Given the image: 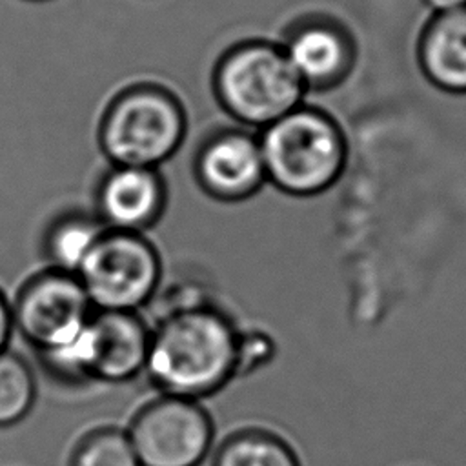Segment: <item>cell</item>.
<instances>
[{"label":"cell","mask_w":466,"mask_h":466,"mask_svg":"<svg viewBox=\"0 0 466 466\" xmlns=\"http://www.w3.org/2000/svg\"><path fill=\"white\" fill-rule=\"evenodd\" d=\"M266 178L291 197L328 191L342 175L348 157L340 126L326 111L304 102L258 131Z\"/></svg>","instance_id":"obj_2"},{"label":"cell","mask_w":466,"mask_h":466,"mask_svg":"<svg viewBox=\"0 0 466 466\" xmlns=\"http://www.w3.org/2000/svg\"><path fill=\"white\" fill-rule=\"evenodd\" d=\"M11 308L15 329L35 355L76 340L95 311L80 279L51 266L24 280Z\"/></svg>","instance_id":"obj_7"},{"label":"cell","mask_w":466,"mask_h":466,"mask_svg":"<svg viewBox=\"0 0 466 466\" xmlns=\"http://www.w3.org/2000/svg\"><path fill=\"white\" fill-rule=\"evenodd\" d=\"M38 395L36 375L31 364L11 350L0 353V428L22 422L33 410Z\"/></svg>","instance_id":"obj_15"},{"label":"cell","mask_w":466,"mask_h":466,"mask_svg":"<svg viewBox=\"0 0 466 466\" xmlns=\"http://www.w3.org/2000/svg\"><path fill=\"white\" fill-rule=\"evenodd\" d=\"M140 466H200L213 451L215 426L202 400L158 393L126 428Z\"/></svg>","instance_id":"obj_6"},{"label":"cell","mask_w":466,"mask_h":466,"mask_svg":"<svg viewBox=\"0 0 466 466\" xmlns=\"http://www.w3.org/2000/svg\"><path fill=\"white\" fill-rule=\"evenodd\" d=\"M198 187L218 202H242L268 182L258 135L246 127L209 133L193 158Z\"/></svg>","instance_id":"obj_9"},{"label":"cell","mask_w":466,"mask_h":466,"mask_svg":"<svg viewBox=\"0 0 466 466\" xmlns=\"http://www.w3.org/2000/svg\"><path fill=\"white\" fill-rule=\"evenodd\" d=\"M277 348L269 333L260 329H240L237 353V377L249 375L264 368L275 357Z\"/></svg>","instance_id":"obj_17"},{"label":"cell","mask_w":466,"mask_h":466,"mask_svg":"<svg viewBox=\"0 0 466 466\" xmlns=\"http://www.w3.org/2000/svg\"><path fill=\"white\" fill-rule=\"evenodd\" d=\"M13 331H15V324H13L11 300L0 289V353L4 350H7V344H9V339H11Z\"/></svg>","instance_id":"obj_18"},{"label":"cell","mask_w":466,"mask_h":466,"mask_svg":"<svg viewBox=\"0 0 466 466\" xmlns=\"http://www.w3.org/2000/svg\"><path fill=\"white\" fill-rule=\"evenodd\" d=\"M280 47L306 91L337 87L351 73L357 58L350 31L324 15H308L291 22Z\"/></svg>","instance_id":"obj_10"},{"label":"cell","mask_w":466,"mask_h":466,"mask_svg":"<svg viewBox=\"0 0 466 466\" xmlns=\"http://www.w3.org/2000/svg\"><path fill=\"white\" fill-rule=\"evenodd\" d=\"M238 333L211 299L173 306L151 326L146 375L160 393L211 397L237 379Z\"/></svg>","instance_id":"obj_1"},{"label":"cell","mask_w":466,"mask_h":466,"mask_svg":"<svg viewBox=\"0 0 466 466\" xmlns=\"http://www.w3.org/2000/svg\"><path fill=\"white\" fill-rule=\"evenodd\" d=\"M104 229L95 213L76 209L60 213L47 224L42 238L47 266L76 275Z\"/></svg>","instance_id":"obj_13"},{"label":"cell","mask_w":466,"mask_h":466,"mask_svg":"<svg viewBox=\"0 0 466 466\" xmlns=\"http://www.w3.org/2000/svg\"><path fill=\"white\" fill-rule=\"evenodd\" d=\"M428 7L433 9V13H444L451 9H459L466 5V0H422Z\"/></svg>","instance_id":"obj_19"},{"label":"cell","mask_w":466,"mask_h":466,"mask_svg":"<svg viewBox=\"0 0 466 466\" xmlns=\"http://www.w3.org/2000/svg\"><path fill=\"white\" fill-rule=\"evenodd\" d=\"M187 118L180 98L155 82L120 89L98 124V144L111 166L158 167L184 142Z\"/></svg>","instance_id":"obj_4"},{"label":"cell","mask_w":466,"mask_h":466,"mask_svg":"<svg viewBox=\"0 0 466 466\" xmlns=\"http://www.w3.org/2000/svg\"><path fill=\"white\" fill-rule=\"evenodd\" d=\"M417 58L424 76L439 89L466 93V5L435 13L424 25Z\"/></svg>","instance_id":"obj_12"},{"label":"cell","mask_w":466,"mask_h":466,"mask_svg":"<svg viewBox=\"0 0 466 466\" xmlns=\"http://www.w3.org/2000/svg\"><path fill=\"white\" fill-rule=\"evenodd\" d=\"M149 344L151 326L138 311H93L76 351L91 384H126L146 373Z\"/></svg>","instance_id":"obj_8"},{"label":"cell","mask_w":466,"mask_h":466,"mask_svg":"<svg viewBox=\"0 0 466 466\" xmlns=\"http://www.w3.org/2000/svg\"><path fill=\"white\" fill-rule=\"evenodd\" d=\"M167 186L158 167L111 166L95 193V215L106 229L146 233L164 215Z\"/></svg>","instance_id":"obj_11"},{"label":"cell","mask_w":466,"mask_h":466,"mask_svg":"<svg viewBox=\"0 0 466 466\" xmlns=\"http://www.w3.org/2000/svg\"><path fill=\"white\" fill-rule=\"evenodd\" d=\"M211 466H302L295 448L279 433L246 426L231 431L211 451Z\"/></svg>","instance_id":"obj_14"},{"label":"cell","mask_w":466,"mask_h":466,"mask_svg":"<svg viewBox=\"0 0 466 466\" xmlns=\"http://www.w3.org/2000/svg\"><path fill=\"white\" fill-rule=\"evenodd\" d=\"M95 311H138L158 293L162 257L146 233L104 229L76 271Z\"/></svg>","instance_id":"obj_5"},{"label":"cell","mask_w":466,"mask_h":466,"mask_svg":"<svg viewBox=\"0 0 466 466\" xmlns=\"http://www.w3.org/2000/svg\"><path fill=\"white\" fill-rule=\"evenodd\" d=\"M67 466H140V461L126 428L100 426L76 441Z\"/></svg>","instance_id":"obj_16"},{"label":"cell","mask_w":466,"mask_h":466,"mask_svg":"<svg viewBox=\"0 0 466 466\" xmlns=\"http://www.w3.org/2000/svg\"><path fill=\"white\" fill-rule=\"evenodd\" d=\"M220 107L246 129H264L299 107L306 87L280 44L249 38L228 47L213 69Z\"/></svg>","instance_id":"obj_3"},{"label":"cell","mask_w":466,"mask_h":466,"mask_svg":"<svg viewBox=\"0 0 466 466\" xmlns=\"http://www.w3.org/2000/svg\"><path fill=\"white\" fill-rule=\"evenodd\" d=\"M29 2H44V0H29Z\"/></svg>","instance_id":"obj_20"}]
</instances>
